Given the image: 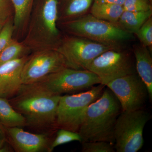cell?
I'll return each mask as SVG.
<instances>
[{
  "mask_svg": "<svg viewBox=\"0 0 152 152\" xmlns=\"http://www.w3.org/2000/svg\"><path fill=\"white\" fill-rule=\"evenodd\" d=\"M61 96L37 83L23 84L9 101L24 117L26 127L38 133H53L57 130V111Z\"/></svg>",
  "mask_w": 152,
  "mask_h": 152,
  "instance_id": "6da1fadb",
  "label": "cell"
},
{
  "mask_svg": "<svg viewBox=\"0 0 152 152\" xmlns=\"http://www.w3.org/2000/svg\"><path fill=\"white\" fill-rule=\"evenodd\" d=\"M122 111L118 99L110 89L88 107L78 132L82 142L105 141L112 144L117 119Z\"/></svg>",
  "mask_w": 152,
  "mask_h": 152,
  "instance_id": "7a4b0ae2",
  "label": "cell"
},
{
  "mask_svg": "<svg viewBox=\"0 0 152 152\" xmlns=\"http://www.w3.org/2000/svg\"><path fill=\"white\" fill-rule=\"evenodd\" d=\"M58 0H35L23 40L30 51L57 48L62 35L58 24Z\"/></svg>",
  "mask_w": 152,
  "mask_h": 152,
  "instance_id": "3957f363",
  "label": "cell"
},
{
  "mask_svg": "<svg viewBox=\"0 0 152 152\" xmlns=\"http://www.w3.org/2000/svg\"><path fill=\"white\" fill-rule=\"evenodd\" d=\"M58 24L69 34L106 45L121 47L134 38V34L117 25L98 19L89 13Z\"/></svg>",
  "mask_w": 152,
  "mask_h": 152,
  "instance_id": "277c9868",
  "label": "cell"
},
{
  "mask_svg": "<svg viewBox=\"0 0 152 152\" xmlns=\"http://www.w3.org/2000/svg\"><path fill=\"white\" fill-rule=\"evenodd\" d=\"M105 86L100 84L81 92L61 95L57 111V129L78 133L87 108L101 96Z\"/></svg>",
  "mask_w": 152,
  "mask_h": 152,
  "instance_id": "5b68a950",
  "label": "cell"
},
{
  "mask_svg": "<svg viewBox=\"0 0 152 152\" xmlns=\"http://www.w3.org/2000/svg\"><path fill=\"white\" fill-rule=\"evenodd\" d=\"M150 117L143 108L131 111H122L114 129L115 151L137 152L141 149L144 142V128Z\"/></svg>",
  "mask_w": 152,
  "mask_h": 152,
  "instance_id": "8992f818",
  "label": "cell"
},
{
  "mask_svg": "<svg viewBox=\"0 0 152 152\" xmlns=\"http://www.w3.org/2000/svg\"><path fill=\"white\" fill-rule=\"evenodd\" d=\"M121 47L97 42L77 36H63L56 49L64 56L69 67L87 70L91 63L101 54Z\"/></svg>",
  "mask_w": 152,
  "mask_h": 152,
  "instance_id": "52a82bcc",
  "label": "cell"
},
{
  "mask_svg": "<svg viewBox=\"0 0 152 152\" xmlns=\"http://www.w3.org/2000/svg\"><path fill=\"white\" fill-rule=\"evenodd\" d=\"M105 86L115 79L137 73L134 54L121 48L112 49L96 57L87 68Z\"/></svg>",
  "mask_w": 152,
  "mask_h": 152,
  "instance_id": "ba28073f",
  "label": "cell"
},
{
  "mask_svg": "<svg viewBox=\"0 0 152 152\" xmlns=\"http://www.w3.org/2000/svg\"><path fill=\"white\" fill-rule=\"evenodd\" d=\"M56 94H71L84 91L99 84L97 76L88 70L63 68L38 82Z\"/></svg>",
  "mask_w": 152,
  "mask_h": 152,
  "instance_id": "9c48e42d",
  "label": "cell"
},
{
  "mask_svg": "<svg viewBox=\"0 0 152 152\" xmlns=\"http://www.w3.org/2000/svg\"><path fill=\"white\" fill-rule=\"evenodd\" d=\"M69 67L65 58L55 49L33 52L28 56L22 72L23 84L35 83L50 74Z\"/></svg>",
  "mask_w": 152,
  "mask_h": 152,
  "instance_id": "30bf717a",
  "label": "cell"
},
{
  "mask_svg": "<svg viewBox=\"0 0 152 152\" xmlns=\"http://www.w3.org/2000/svg\"><path fill=\"white\" fill-rule=\"evenodd\" d=\"M106 86L118 99L122 111L143 109L149 98L146 86L137 73L115 79Z\"/></svg>",
  "mask_w": 152,
  "mask_h": 152,
  "instance_id": "8fae6325",
  "label": "cell"
},
{
  "mask_svg": "<svg viewBox=\"0 0 152 152\" xmlns=\"http://www.w3.org/2000/svg\"><path fill=\"white\" fill-rule=\"evenodd\" d=\"M7 142L16 152H50L53 133H33L23 128L5 127Z\"/></svg>",
  "mask_w": 152,
  "mask_h": 152,
  "instance_id": "7c38bea8",
  "label": "cell"
},
{
  "mask_svg": "<svg viewBox=\"0 0 152 152\" xmlns=\"http://www.w3.org/2000/svg\"><path fill=\"white\" fill-rule=\"evenodd\" d=\"M28 56L11 61L0 66V97L10 99L20 89L22 72Z\"/></svg>",
  "mask_w": 152,
  "mask_h": 152,
  "instance_id": "4fadbf2b",
  "label": "cell"
},
{
  "mask_svg": "<svg viewBox=\"0 0 152 152\" xmlns=\"http://www.w3.org/2000/svg\"><path fill=\"white\" fill-rule=\"evenodd\" d=\"M133 53L135 61L136 71L146 86L149 99H152V58L151 51L147 47L134 45Z\"/></svg>",
  "mask_w": 152,
  "mask_h": 152,
  "instance_id": "5bb4252c",
  "label": "cell"
},
{
  "mask_svg": "<svg viewBox=\"0 0 152 152\" xmlns=\"http://www.w3.org/2000/svg\"><path fill=\"white\" fill-rule=\"evenodd\" d=\"M93 2L94 0H58V24L88 13Z\"/></svg>",
  "mask_w": 152,
  "mask_h": 152,
  "instance_id": "9a60e30c",
  "label": "cell"
},
{
  "mask_svg": "<svg viewBox=\"0 0 152 152\" xmlns=\"http://www.w3.org/2000/svg\"><path fill=\"white\" fill-rule=\"evenodd\" d=\"M152 16V10L143 12L124 11L116 25L127 32L134 34Z\"/></svg>",
  "mask_w": 152,
  "mask_h": 152,
  "instance_id": "2e32d148",
  "label": "cell"
},
{
  "mask_svg": "<svg viewBox=\"0 0 152 152\" xmlns=\"http://www.w3.org/2000/svg\"><path fill=\"white\" fill-rule=\"evenodd\" d=\"M14 10L15 31L26 32L30 14L35 0H11Z\"/></svg>",
  "mask_w": 152,
  "mask_h": 152,
  "instance_id": "e0dca14e",
  "label": "cell"
},
{
  "mask_svg": "<svg viewBox=\"0 0 152 152\" xmlns=\"http://www.w3.org/2000/svg\"><path fill=\"white\" fill-rule=\"evenodd\" d=\"M0 122L5 127H24V117L14 108L9 100L0 97Z\"/></svg>",
  "mask_w": 152,
  "mask_h": 152,
  "instance_id": "ac0fdd59",
  "label": "cell"
},
{
  "mask_svg": "<svg viewBox=\"0 0 152 152\" xmlns=\"http://www.w3.org/2000/svg\"><path fill=\"white\" fill-rule=\"evenodd\" d=\"M124 11L123 6L93 2L89 13L98 19L116 24Z\"/></svg>",
  "mask_w": 152,
  "mask_h": 152,
  "instance_id": "d6986e66",
  "label": "cell"
},
{
  "mask_svg": "<svg viewBox=\"0 0 152 152\" xmlns=\"http://www.w3.org/2000/svg\"><path fill=\"white\" fill-rule=\"evenodd\" d=\"M23 42L13 38L10 42L0 53V66L11 61L27 56L30 52Z\"/></svg>",
  "mask_w": 152,
  "mask_h": 152,
  "instance_id": "ffe728a7",
  "label": "cell"
},
{
  "mask_svg": "<svg viewBox=\"0 0 152 152\" xmlns=\"http://www.w3.org/2000/svg\"><path fill=\"white\" fill-rule=\"evenodd\" d=\"M73 141L81 142L82 138L78 132L63 129H57L50 147V152L58 146Z\"/></svg>",
  "mask_w": 152,
  "mask_h": 152,
  "instance_id": "44dd1931",
  "label": "cell"
},
{
  "mask_svg": "<svg viewBox=\"0 0 152 152\" xmlns=\"http://www.w3.org/2000/svg\"><path fill=\"white\" fill-rule=\"evenodd\" d=\"M141 44L152 50V17L149 18L134 34Z\"/></svg>",
  "mask_w": 152,
  "mask_h": 152,
  "instance_id": "7402d4cb",
  "label": "cell"
},
{
  "mask_svg": "<svg viewBox=\"0 0 152 152\" xmlns=\"http://www.w3.org/2000/svg\"><path fill=\"white\" fill-rule=\"evenodd\" d=\"M83 152H115L114 145L105 141L82 142Z\"/></svg>",
  "mask_w": 152,
  "mask_h": 152,
  "instance_id": "603a6c76",
  "label": "cell"
},
{
  "mask_svg": "<svg viewBox=\"0 0 152 152\" xmlns=\"http://www.w3.org/2000/svg\"><path fill=\"white\" fill-rule=\"evenodd\" d=\"M15 33L13 17L9 19L0 31V53L12 39Z\"/></svg>",
  "mask_w": 152,
  "mask_h": 152,
  "instance_id": "cb8c5ba5",
  "label": "cell"
},
{
  "mask_svg": "<svg viewBox=\"0 0 152 152\" xmlns=\"http://www.w3.org/2000/svg\"><path fill=\"white\" fill-rule=\"evenodd\" d=\"M124 11L143 12L152 10L150 0H125L123 6Z\"/></svg>",
  "mask_w": 152,
  "mask_h": 152,
  "instance_id": "d4e9b609",
  "label": "cell"
},
{
  "mask_svg": "<svg viewBox=\"0 0 152 152\" xmlns=\"http://www.w3.org/2000/svg\"><path fill=\"white\" fill-rule=\"evenodd\" d=\"M13 6L11 0H0V20L7 21L14 16Z\"/></svg>",
  "mask_w": 152,
  "mask_h": 152,
  "instance_id": "484cf974",
  "label": "cell"
},
{
  "mask_svg": "<svg viewBox=\"0 0 152 152\" xmlns=\"http://www.w3.org/2000/svg\"><path fill=\"white\" fill-rule=\"evenodd\" d=\"M7 142L4 126L0 122V150Z\"/></svg>",
  "mask_w": 152,
  "mask_h": 152,
  "instance_id": "4316f807",
  "label": "cell"
},
{
  "mask_svg": "<svg viewBox=\"0 0 152 152\" xmlns=\"http://www.w3.org/2000/svg\"><path fill=\"white\" fill-rule=\"evenodd\" d=\"M125 0H94V2L101 3H107L123 6Z\"/></svg>",
  "mask_w": 152,
  "mask_h": 152,
  "instance_id": "83f0119b",
  "label": "cell"
},
{
  "mask_svg": "<svg viewBox=\"0 0 152 152\" xmlns=\"http://www.w3.org/2000/svg\"><path fill=\"white\" fill-rule=\"evenodd\" d=\"M7 21L0 20V31L1 29L3 26H4V24L6 22H7Z\"/></svg>",
  "mask_w": 152,
  "mask_h": 152,
  "instance_id": "f1b7e54d",
  "label": "cell"
}]
</instances>
